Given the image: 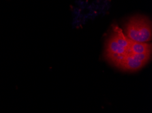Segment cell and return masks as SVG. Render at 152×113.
<instances>
[{
  "mask_svg": "<svg viewBox=\"0 0 152 113\" xmlns=\"http://www.w3.org/2000/svg\"><path fill=\"white\" fill-rule=\"evenodd\" d=\"M130 40L118 25H112L111 33L105 44L104 57L110 64L118 68L129 54Z\"/></svg>",
  "mask_w": 152,
  "mask_h": 113,
  "instance_id": "6da1fadb",
  "label": "cell"
},
{
  "mask_svg": "<svg viewBox=\"0 0 152 113\" xmlns=\"http://www.w3.org/2000/svg\"><path fill=\"white\" fill-rule=\"evenodd\" d=\"M125 35L129 40L136 42L147 43L151 40V22L143 16H135L125 24Z\"/></svg>",
  "mask_w": 152,
  "mask_h": 113,
  "instance_id": "7a4b0ae2",
  "label": "cell"
},
{
  "mask_svg": "<svg viewBox=\"0 0 152 113\" xmlns=\"http://www.w3.org/2000/svg\"><path fill=\"white\" fill-rule=\"evenodd\" d=\"M145 64L146 63L145 62L138 60L131 55L128 54L123 63L118 68L124 71H127V72H135V71L142 68Z\"/></svg>",
  "mask_w": 152,
  "mask_h": 113,
  "instance_id": "3957f363",
  "label": "cell"
},
{
  "mask_svg": "<svg viewBox=\"0 0 152 113\" xmlns=\"http://www.w3.org/2000/svg\"><path fill=\"white\" fill-rule=\"evenodd\" d=\"M150 52H151V43L136 42L130 40L129 54H145Z\"/></svg>",
  "mask_w": 152,
  "mask_h": 113,
  "instance_id": "277c9868",
  "label": "cell"
}]
</instances>
